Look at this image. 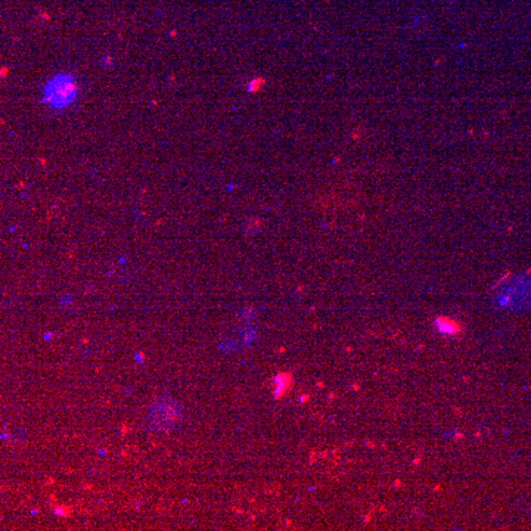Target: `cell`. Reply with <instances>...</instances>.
I'll return each instance as SVG.
<instances>
[{
    "label": "cell",
    "mask_w": 531,
    "mask_h": 531,
    "mask_svg": "<svg viewBox=\"0 0 531 531\" xmlns=\"http://www.w3.org/2000/svg\"><path fill=\"white\" fill-rule=\"evenodd\" d=\"M155 409L151 413V418L153 421V424L159 428H168L173 427L174 422L179 418V412L176 407H173L171 403H159V406H153Z\"/></svg>",
    "instance_id": "cell-1"
},
{
    "label": "cell",
    "mask_w": 531,
    "mask_h": 531,
    "mask_svg": "<svg viewBox=\"0 0 531 531\" xmlns=\"http://www.w3.org/2000/svg\"><path fill=\"white\" fill-rule=\"evenodd\" d=\"M292 386V378L287 374H281L275 378V394L276 397H282Z\"/></svg>",
    "instance_id": "cell-3"
},
{
    "label": "cell",
    "mask_w": 531,
    "mask_h": 531,
    "mask_svg": "<svg viewBox=\"0 0 531 531\" xmlns=\"http://www.w3.org/2000/svg\"><path fill=\"white\" fill-rule=\"evenodd\" d=\"M435 325H437L438 331L446 335H456L460 332V323L453 319H449V317H438L435 320Z\"/></svg>",
    "instance_id": "cell-2"
}]
</instances>
